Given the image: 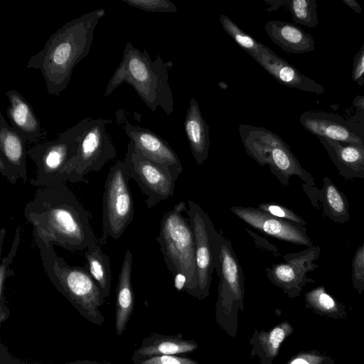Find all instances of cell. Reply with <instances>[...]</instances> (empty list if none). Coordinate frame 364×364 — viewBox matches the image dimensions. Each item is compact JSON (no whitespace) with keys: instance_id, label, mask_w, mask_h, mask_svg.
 Instances as JSON below:
<instances>
[{"instance_id":"obj_37","label":"cell","mask_w":364,"mask_h":364,"mask_svg":"<svg viewBox=\"0 0 364 364\" xmlns=\"http://www.w3.org/2000/svg\"><path fill=\"white\" fill-rule=\"evenodd\" d=\"M247 232L250 234V235L254 239L255 244L257 247L260 248H263L267 251H269L272 252L274 256H280V253L279 250L271 243L268 242L267 240L259 237L258 235H257L253 232H251L249 230H247Z\"/></svg>"},{"instance_id":"obj_20","label":"cell","mask_w":364,"mask_h":364,"mask_svg":"<svg viewBox=\"0 0 364 364\" xmlns=\"http://www.w3.org/2000/svg\"><path fill=\"white\" fill-rule=\"evenodd\" d=\"M328 156L346 180L364 178V146L317 136Z\"/></svg>"},{"instance_id":"obj_10","label":"cell","mask_w":364,"mask_h":364,"mask_svg":"<svg viewBox=\"0 0 364 364\" xmlns=\"http://www.w3.org/2000/svg\"><path fill=\"white\" fill-rule=\"evenodd\" d=\"M130 178L146 196V206L152 208L174 193L176 179L170 168L144 156L129 141L124 159Z\"/></svg>"},{"instance_id":"obj_27","label":"cell","mask_w":364,"mask_h":364,"mask_svg":"<svg viewBox=\"0 0 364 364\" xmlns=\"http://www.w3.org/2000/svg\"><path fill=\"white\" fill-rule=\"evenodd\" d=\"M220 22L225 31L235 41V42L252 58L255 56L262 43L256 41L253 37L243 31L228 16L221 14Z\"/></svg>"},{"instance_id":"obj_35","label":"cell","mask_w":364,"mask_h":364,"mask_svg":"<svg viewBox=\"0 0 364 364\" xmlns=\"http://www.w3.org/2000/svg\"><path fill=\"white\" fill-rule=\"evenodd\" d=\"M141 364H198L196 362L183 358H178L169 355H157L146 359Z\"/></svg>"},{"instance_id":"obj_36","label":"cell","mask_w":364,"mask_h":364,"mask_svg":"<svg viewBox=\"0 0 364 364\" xmlns=\"http://www.w3.org/2000/svg\"><path fill=\"white\" fill-rule=\"evenodd\" d=\"M355 113L350 118L364 125V95H356L352 102Z\"/></svg>"},{"instance_id":"obj_28","label":"cell","mask_w":364,"mask_h":364,"mask_svg":"<svg viewBox=\"0 0 364 364\" xmlns=\"http://www.w3.org/2000/svg\"><path fill=\"white\" fill-rule=\"evenodd\" d=\"M291 331L290 325L284 323L259 336L260 343L269 356L274 357L277 354L281 343Z\"/></svg>"},{"instance_id":"obj_2","label":"cell","mask_w":364,"mask_h":364,"mask_svg":"<svg viewBox=\"0 0 364 364\" xmlns=\"http://www.w3.org/2000/svg\"><path fill=\"white\" fill-rule=\"evenodd\" d=\"M105 15L104 9H95L66 22L29 58L26 68L41 70L49 95L59 96L68 87L75 67L89 54L95 29Z\"/></svg>"},{"instance_id":"obj_39","label":"cell","mask_w":364,"mask_h":364,"mask_svg":"<svg viewBox=\"0 0 364 364\" xmlns=\"http://www.w3.org/2000/svg\"><path fill=\"white\" fill-rule=\"evenodd\" d=\"M267 4L269 5V8L267 9V11H276L279 9L280 7L284 6L285 0H263Z\"/></svg>"},{"instance_id":"obj_25","label":"cell","mask_w":364,"mask_h":364,"mask_svg":"<svg viewBox=\"0 0 364 364\" xmlns=\"http://www.w3.org/2000/svg\"><path fill=\"white\" fill-rule=\"evenodd\" d=\"M196 348V344L186 341L161 339L141 348L139 353L144 356L171 355L192 351Z\"/></svg>"},{"instance_id":"obj_13","label":"cell","mask_w":364,"mask_h":364,"mask_svg":"<svg viewBox=\"0 0 364 364\" xmlns=\"http://www.w3.org/2000/svg\"><path fill=\"white\" fill-rule=\"evenodd\" d=\"M299 121L302 127L316 136L364 146V125L355 119L328 112L306 111Z\"/></svg>"},{"instance_id":"obj_18","label":"cell","mask_w":364,"mask_h":364,"mask_svg":"<svg viewBox=\"0 0 364 364\" xmlns=\"http://www.w3.org/2000/svg\"><path fill=\"white\" fill-rule=\"evenodd\" d=\"M301 187L311 205L329 220L345 224L350 219L347 196L327 176L323 178V186L318 188L303 183Z\"/></svg>"},{"instance_id":"obj_41","label":"cell","mask_w":364,"mask_h":364,"mask_svg":"<svg viewBox=\"0 0 364 364\" xmlns=\"http://www.w3.org/2000/svg\"><path fill=\"white\" fill-rule=\"evenodd\" d=\"M289 364H310V362L304 357H298L293 359Z\"/></svg>"},{"instance_id":"obj_22","label":"cell","mask_w":364,"mask_h":364,"mask_svg":"<svg viewBox=\"0 0 364 364\" xmlns=\"http://www.w3.org/2000/svg\"><path fill=\"white\" fill-rule=\"evenodd\" d=\"M184 128L191 154L198 165L203 164L209 155V127L204 119L197 100L193 97L186 112Z\"/></svg>"},{"instance_id":"obj_11","label":"cell","mask_w":364,"mask_h":364,"mask_svg":"<svg viewBox=\"0 0 364 364\" xmlns=\"http://www.w3.org/2000/svg\"><path fill=\"white\" fill-rule=\"evenodd\" d=\"M187 218L192 228L196 244V287L195 292L208 291L215 270L218 232L209 215L193 200H188Z\"/></svg>"},{"instance_id":"obj_30","label":"cell","mask_w":364,"mask_h":364,"mask_svg":"<svg viewBox=\"0 0 364 364\" xmlns=\"http://www.w3.org/2000/svg\"><path fill=\"white\" fill-rule=\"evenodd\" d=\"M132 7L148 12L174 13L176 6L169 0H122Z\"/></svg>"},{"instance_id":"obj_31","label":"cell","mask_w":364,"mask_h":364,"mask_svg":"<svg viewBox=\"0 0 364 364\" xmlns=\"http://www.w3.org/2000/svg\"><path fill=\"white\" fill-rule=\"evenodd\" d=\"M21 226L16 230L15 236L8 255L4 257L0 267V298L3 301V290L7 277L13 276L14 271L9 269L14 257L16 256L21 240Z\"/></svg>"},{"instance_id":"obj_4","label":"cell","mask_w":364,"mask_h":364,"mask_svg":"<svg viewBox=\"0 0 364 364\" xmlns=\"http://www.w3.org/2000/svg\"><path fill=\"white\" fill-rule=\"evenodd\" d=\"M240 136L247 155L259 165H267L271 173L284 186L291 176H298L306 184L316 186L313 176L305 170L289 146L277 134L261 127L240 124Z\"/></svg>"},{"instance_id":"obj_23","label":"cell","mask_w":364,"mask_h":364,"mask_svg":"<svg viewBox=\"0 0 364 364\" xmlns=\"http://www.w3.org/2000/svg\"><path fill=\"white\" fill-rule=\"evenodd\" d=\"M132 254L126 251L118 277L116 303V331L122 333L133 310L134 294L132 286Z\"/></svg>"},{"instance_id":"obj_15","label":"cell","mask_w":364,"mask_h":364,"mask_svg":"<svg viewBox=\"0 0 364 364\" xmlns=\"http://www.w3.org/2000/svg\"><path fill=\"white\" fill-rule=\"evenodd\" d=\"M26 144L0 112V173L11 183L28 179Z\"/></svg>"},{"instance_id":"obj_1","label":"cell","mask_w":364,"mask_h":364,"mask_svg":"<svg viewBox=\"0 0 364 364\" xmlns=\"http://www.w3.org/2000/svg\"><path fill=\"white\" fill-rule=\"evenodd\" d=\"M23 213L33 226L34 241L73 252L98 242L90 222V213L65 184L38 188Z\"/></svg>"},{"instance_id":"obj_17","label":"cell","mask_w":364,"mask_h":364,"mask_svg":"<svg viewBox=\"0 0 364 364\" xmlns=\"http://www.w3.org/2000/svg\"><path fill=\"white\" fill-rule=\"evenodd\" d=\"M252 58L283 85L316 94L325 92L321 85L304 75L264 44Z\"/></svg>"},{"instance_id":"obj_34","label":"cell","mask_w":364,"mask_h":364,"mask_svg":"<svg viewBox=\"0 0 364 364\" xmlns=\"http://www.w3.org/2000/svg\"><path fill=\"white\" fill-rule=\"evenodd\" d=\"M351 78L359 86L364 85V43L354 56Z\"/></svg>"},{"instance_id":"obj_6","label":"cell","mask_w":364,"mask_h":364,"mask_svg":"<svg viewBox=\"0 0 364 364\" xmlns=\"http://www.w3.org/2000/svg\"><path fill=\"white\" fill-rule=\"evenodd\" d=\"M34 242L39 250L45 272L52 283L88 316L97 318L103 296L86 265L70 266L56 254L53 245Z\"/></svg>"},{"instance_id":"obj_16","label":"cell","mask_w":364,"mask_h":364,"mask_svg":"<svg viewBox=\"0 0 364 364\" xmlns=\"http://www.w3.org/2000/svg\"><path fill=\"white\" fill-rule=\"evenodd\" d=\"M124 131L136 149L144 156L170 168L176 181L183 171L179 157L168 143L153 131L126 124Z\"/></svg>"},{"instance_id":"obj_26","label":"cell","mask_w":364,"mask_h":364,"mask_svg":"<svg viewBox=\"0 0 364 364\" xmlns=\"http://www.w3.org/2000/svg\"><path fill=\"white\" fill-rule=\"evenodd\" d=\"M284 6L290 11L294 23L309 28L318 25L316 0H285Z\"/></svg>"},{"instance_id":"obj_32","label":"cell","mask_w":364,"mask_h":364,"mask_svg":"<svg viewBox=\"0 0 364 364\" xmlns=\"http://www.w3.org/2000/svg\"><path fill=\"white\" fill-rule=\"evenodd\" d=\"M351 279L353 287L362 293L364 291V240L357 248L353 258Z\"/></svg>"},{"instance_id":"obj_33","label":"cell","mask_w":364,"mask_h":364,"mask_svg":"<svg viewBox=\"0 0 364 364\" xmlns=\"http://www.w3.org/2000/svg\"><path fill=\"white\" fill-rule=\"evenodd\" d=\"M258 208L272 216L289 220L301 225L305 226L306 221L289 208L279 204L271 203H262Z\"/></svg>"},{"instance_id":"obj_40","label":"cell","mask_w":364,"mask_h":364,"mask_svg":"<svg viewBox=\"0 0 364 364\" xmlns=\"http://www.w3.org/2000/svg\"><path fill=\"white\" fill-rule=\"evenodd\" d=\"M342 1L350 7L356 14H360L362 9L360 5L355 0H342Z\"/></svg>"},{"instance_id":"obj_5","label":"cell","mask_w":364,"mask_h":364,"mask_svg":"<svg viewBox=\"0 0 364 364\" xmlns=\"http://www.w3.org/2000/svg\"><path fill=\"white\" fill-rule=\"evenodd\" d=\"M187 210L186 202L181 201L165 212L156 240L168 271L173 275L184 274L187 277L186 288L195 291L196 244L189 220L183 215Z\"/></svg>"},{"instance_id":"obj_19","label":"cell","mask_w":364,"mask_h":364,"mask_svg":"<svg viewBox=\"0 0 364 364\" xmlns=\"http://www.w3.org/2000/svg\"><path fill=\"white\" fill-rule=\"evenodd\" d=\"M9 105L6 110L11 127L26 141L37 143L46 136V132L36 115L30 102L17 90L5 92Z\"/></svg>"},{"instance_id":"obj_14","label":"cell","mask_w":364,"mask_h":364,"mask_svg":"<svg viewBox=\"0 0 364 364\" xmlns=\"http://www.w3.org/2000/svg\"><path fill=\"white\" fill-rule=\"evenodd\" d=\"M230 210L250 226L269 237L307 247L314 245L305 226L272 216L258 208L232 206Z\"/></svg>"},{"instance_id":"obj_38","label":"cell","mask_w":364,"mask_h":364,"mask_svg":"<svg viewBox=\"0 0 364 364\" xmlns=\"http://www.w3.org/2000/svg\"><path fill=\"white\" fill-rule=\"evenodd\" d=\"M174 277V286L178 291L182 290L184 287L186 288L187 277L183 273H177L173 275Z\"/></svg>"},{"instance_id":"obj_9","label":"cell","mask_w":364,"mask_h":364,"mask_svg":"<svg viewBox=\"0 0 364 364\" xmlns=\"http://www.w3.org/2000/svg\"><path fill=\"white\" fill-rule=\"evenodd\" d=\"M129 179L124 161L119 160L110 167L103 194L102 232L98 240L101 246L109 237L119 239L133 220L134 208Z\"/></svg>"},{"instance_id":"obj_3","label":"cell","mask_w":364,"mask_h":364,"mask_svg":"<svg viewBox=\"0 0 364 364\" xmlns=\"http://www.w3.org/2000/svg\"><path fill=\"white\" fill-rule=\"evenodd\" d=\"M173 65L172 61L164 62L159 55L152 60L146 50L142 51L127 42L121 63L109 80L103 96L109 97L126 82L152 112L160 107L170 115L173 112V97L168 83V70Z\"/></svg>"},{"instance_id":"obj_29","label":"cell","mask_w":364,"mask_h":364,"mask_svg":"<svg viewBox=\"0 0 364 364\" xmlns=\"http://www.w3.org/2000/svg\"><path fill=\"white\" fill-rule=\"evenodd\" d=\"M306 301L312 307L326 313L338 309L336 301L328 294L323 287H318L306 293Z\"/></svg>"},{"instance_id":"obj_12","label":"cell","mask_w":364,"mask_h":364,"mask_svg":"<svg viewBox=\"0 0 364 364\" xmlns=\"http://www.w3.org/2000/svg\"><path fill=\"white\" fill-rule=\"evenodd\" d=\"M320 252L321 248L313 245L298 252L286 254L284 262L265 269L267 277L289 295H298L307 283H314L307 274L318 267L314 262Z\"/></svg>"},{"instance_id":"obj_21","label":"cell","mask_w":364,"mask_h":364,"mask_svg":"<svg viewBox=\"0 0 364 364\" xmlns=\"http://www.w3.org/2000/svg\"><path fill=\"white\" fill-rule=\"evenodd\" d=\"M264 29L270 39L285 52L299 54L315 49L313 37L295 24L269 21Z\"/></svg>"},{"instance_id":"obj_8","label":"cell","mask_w":364,"mask_h":364,"mask_svg":"<svg viewBox=\"0 0 364 364\" xmlns=\"http://www.w3.org/2000/svg\"><path fill=\"white\" fill-rule=\"evenodd\" d=\"M79 146L76 156L68 168V181L88 183L86 176L99 171L116 157V149L106 126L112 119L85 117L80 121Z\"/></svg>"},{"instance_id":"obj_7","label":"cell","mask_w":364,"mask_h":364,"mask_svg":"<svg viewBox=\"0 0 364 364\" xmlns=\"http://www.w3.org/2000/svg\"><path fill=\"white\" fill-rule=\"evenodd\" d=\"M80 122L65 129L54 139L36 144L27 155L36 166L32 186L41 188L60 186L69 180L68 168L76 156Z\"/></svg>"},{"instance_id":"obj_24","label":"cell","mask_w":364,"mask_h":364,"mask_svg":"<svg viewBox=\"0 0 364 364\" xmlns=\"http://www.w3.org/2000/svg\"><path fill=\"white\" fill-rule=\"evenodd\" d=\"M85 258L87 271L99 287L102 296H107L112 278L109 256L102 250L97 242L87 249Z\"/></svg>"}]
</instances>
